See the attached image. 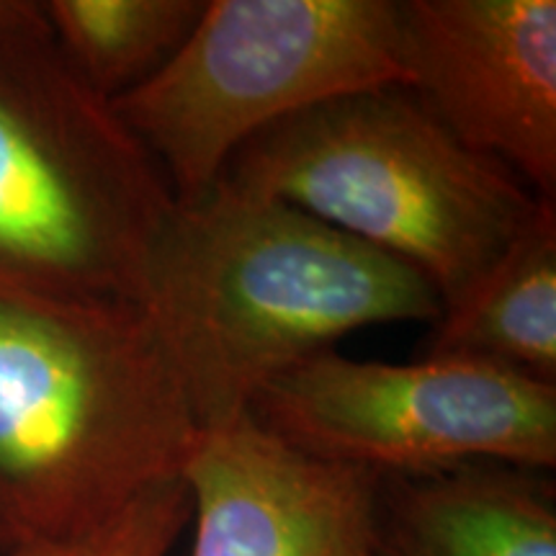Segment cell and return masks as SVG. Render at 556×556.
<instances>
[{"label":"cell","mask_w":556,"mask_h":556,"mask_svg":"<svg viewBox=\"0 0 556 556\" xmlns=\"http://www.w3.org/2000/svg\"><path fill=\"white\" fill-rule=\"evenodd\" d=\"M371 556H556L554 482L500 462L379 475Z\"/></svg>","instance_id":"9c48e42d"},{"label":"cell","mask_w":556,"mask_h":556,"mask_svg":"<svg viewBox=\"0 0 556 556\" xmlns=\"http://www.w3.org/2000/svg\"><path fill=\"white\" fill-rule=\"evenodd\" d=\"M387 86L409 88L394 0H208L168 65L111 106L184 201L263 129Z\"/></svg>","instance_id":"5b68a950"},{"label":"cell","mask_w":556,"mask_h":556,"mask_svg":"<svg viewBox=\"0 0 556 556\" xmlns=\"http://www.w3.org/2000/svg\"><path fill=\"white\" fill-rule=\"evenodd\" d=\"M176 197L41 3L0 0V278L139 307Z\"/></svg>","instance_id":"277c9868"},{"label":"cell","mask_w":556,"mask_h":556,"mask_svg":"<svg viewBox=\"0 0 556 556\" xmlns=\"http://www.w3.org/2000/svg\"><path fill=\"white\" fill-rule=\"evenodd\" d=\"M219 178L420 270L443 309L469 294L541 199L407 86L299 111L242 144Z\"/></svg>","instance_id":"3957f363"},{"label":"cell","mask_w":556,"mask_h":556,"mask_svg":"<svg viewBox=\"0 0 556 556\" xmlns=\"http://www.w3.org/2000/svg\"><path fill=\"white\" fill-rule=\"evenodd\" d=\"M426 356L477 361L556 384V199H539L469 294L443 309Z\"/></svg>","instance_id":"30bf717a"},{"label":"cell","mask_w":556,"mask_h":556,"mask_svg":"<svg viewBox=\"0 0 556 556\" xmlns=\"http://www.w3.org/2000/svg\"><path fill=\"white\" fill-rule=\"evenodd\" d=\"M248 413L294 448L377 475L556 467V384L477 361L384 364L336 348L276 377Z\"/></svg>","instance_id":"8992f818"},{"label":"cell","mask_w":556,"mask_h":556,"mask_svg":"<svg viewBox=\"0 0 556 556\" xmlns=\"http://www.w3.org/2000/svg\"><path fill=\"white\" fill-rule=\"evenodd\" d=\"M409 88L471 150L556 199L554 0L400 3Z\"/></svg>","instance_id":"52a82bcc"},{"label":"cell","mask_w":556,"mask_h":556,"mask_svg":"<svg viewBox=\"0 0 556 556\" xmlns=\"http://www.w3.org/2000/svg\"><path fill=\"white\" fill-rule=\"evenodd\" d=\"M180 479L191 556H371L377 471L294 448L250 413L201 428Z\"/></svg>","instance_id":"ba28073f"},{"label":"cell","mask_w":556,"mask_h":556,"mask_svg":"<svg viewBox=\"0 0 556 556\" xmlns=\"http://www.w3.org/2000/svg\"><path fill=\"white\" fill-rule=\"evenodd\" d=\"M62 54L106 101L144 86L197 29L204 0H45Z\"/></svg>","instance_id":"8fae6325"},{"label":"cell","mask_w":556,"mask_h":556,"mask_svg":"<svg viewBox=\"0 0 556 556\" xmlns=\"http://www.w3.org/2000/svg\"><path fill=\"white\" fill-rule=\"evenodd\" d=\"M191 523V497L184 479L152 486L106 526L60 544L21 546L0 556H168Z\"/></svg>","instance_id":"7c38bea8"},{"label":"cell","mask_w":556,"mask_h":556,"mask_svg":"<svg viewBox=\"0 0 556 556\" xmlns=\"http://www.w3.org/2000/svg\"><path fill=\"white\" fill-rule=\"evenodd\" d=\"M197 435L142 309L0 278V552L106 526Z\"/></svg>","instance_id":"7a4b0ae2"},{"label":"cell","mask_w":556,"mask_h":556,"mask_svg":"<svg viewBox=\"0 0 556 556\" xmlns=\"http://www.w3.org/2000/svg\"><path fill=\"white\" fill-rule=\"evenodd\" d=\"M139 309L199 430L248 413L276 377L351 332L443 315L420 270L222 178L176 201Z\"/></svg>","instance_id":"6da1fadb"}]
</instances>
